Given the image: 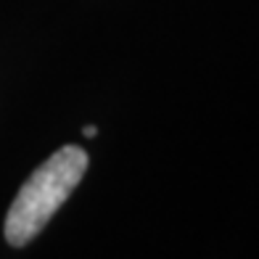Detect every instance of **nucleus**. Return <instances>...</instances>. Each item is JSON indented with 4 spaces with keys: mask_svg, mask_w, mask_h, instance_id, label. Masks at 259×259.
I'll use <instances>...</instances> for the list:
<instances>
[{
    "mask_svg": "<svg viewBox=\"0 0 259 259\" xmlns=\"http://www.w3.org/2000/svg\"><path fill=\"white\" fill-rule=\"evenodd\" d=\"M82 135H85V138H96V135H98V127H96V124L82 127Z\"/></svg>",
    "mask_w": 259,
    "mask_h": 259,
    "instance_id": "f03ea898",
    "label": "nucleus"
},
{
    "mask_svg": "<svg viewBox=\"0 0 259 259\" xmlns=\"http://www.w3.org/2000/svg\"><path fill=\"white\" fill-rule=\"evenodd\" d=\"M88 151L79 146H64L51 154L27 183L19 188V193L6 214V241L21 249L42 233L51 217L64 206V201L79 185L88 169Z\"/></svg>",
    "mask_w": 259,
    "mask_h": 259,
    "instance_id": "f257e3e1",
    "label": "nucleus"
}]
</instances>
